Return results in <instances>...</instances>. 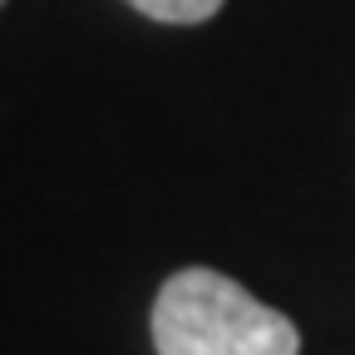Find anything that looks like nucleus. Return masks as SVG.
I'll list each match as a JSON object with an SVG mask.
<instances>
[{
  "instance_id": "1",
  "label": "nucleus",
  "mask_w": 355,
  "mask_h": 355,
  "mask_svg": "<svg viewBox=\"0 0 355 355\" xmlns=\"http://www.w3.org/2000/svg\"><path fill=\"white\" fill-rule=\"evenodd\" d=\"M158 355H301V331L277 306L257 301L242 282L183 266L153 296Z\"/></svg>"
},
{
  "instance_id": "2",
  "label": "nucleus",
  "mask_w": 355,
  "mask_h": 355,
  "mask_svg": "<svg viewBox=\"0 0 355 355\" xmlns=\"http://www.w3.org/2000/svg\"><path fill=\"white\" fill-rule=\"evenodd\" d=\"M128 6L163 25H202L222 10V0H128Z\"/></svg>"
},
{
  "instance_id": "3",
  "label": "nucleus",
  "mask_w": 355,
  "mask_h": 355,
  "mask_svg": "<svg viewBox=\"0 0 355 355\" xmlns=\"http://www.w3.org/2000/svg\"><path fill=\"white\" fill-rule=\"evenodd\" d=\"M0 6H6V0H0Z\"/></svg>"
}]
</instances>
